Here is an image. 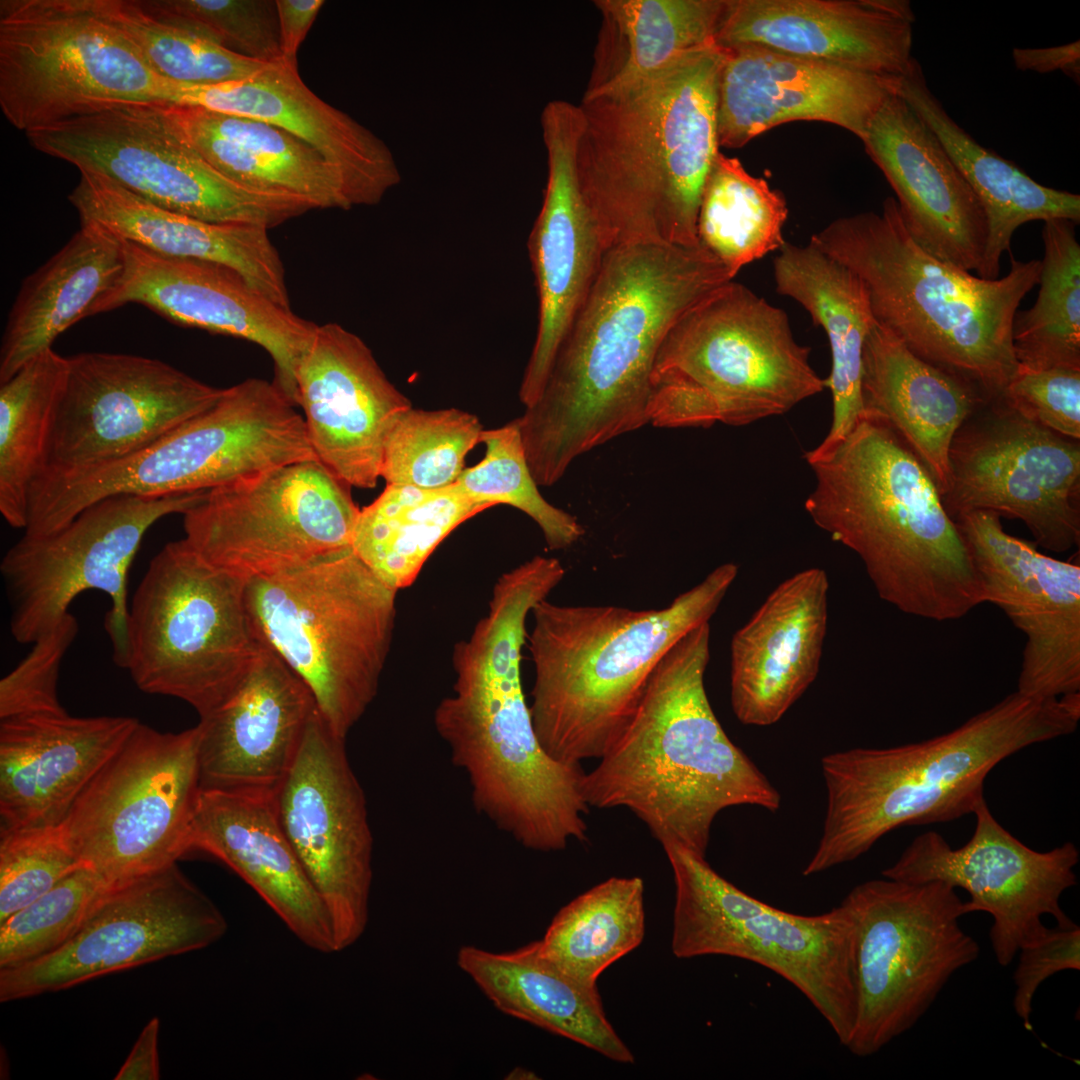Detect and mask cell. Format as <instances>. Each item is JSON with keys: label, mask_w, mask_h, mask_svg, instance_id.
<instances>
[{"label": "cell", "mask_w": 1080, "mask_h": 1080, "mask_svg": "<svg viewBox=\"0 0 1080 1080\" xmlns=\"http://www.w3.org/2000/svg\"><path fill=\"white\" fill-rule=\"evenodd\" d=\"M530 559L496 581L487 614L453 650V694L434 713L453 764L464 771L476 810L524 847L559 851L587 837L581 765L541 747L521 679L526 619L558 586Z\"/></svg>", "instance_id": "7a4b0ae2"}, {"label": "cell", "mask_w": 1080, "mask_h": 1080, "mask_svg": "<svg viewBox=\"0 0 1080 1080\" xmlns=\"http://www.w3.org/2000/svg\"><path fill=\"white\" fill-rule=\"evenodd\" d=\"M1068 219L1044 222L1040 289L1034 305L1014 317L1018 368L1080 369V245Z\"/></svg>", "instance_id": "681fc988"}, {"label": "cell", "mask_w": 1080, "mask_h": 1080, "mask_svg": "<svg viewBox=\"0 0 1080 1080\" xmlns=\"http://www.w3.org/2000/svg\"><path fill=\"white\" fill-rule=\"evenodd\" d=\"M841 904L855 931V1021L845 1047L868 1057L910 1030L980 947L961 927L964 901L942 881L869 880Z\"/></svg>", "instance_id": "9a60e30c"}, {"label": "cell", "mask_w": 1080, "mask_h": 1080, "mask_svg": "<svg viewBox=\"0 0 1080 1080\" xmlns=\"http://www.w3.org/2000/svg\"><path fill=\"white\" fill-rule=\"evenodd\" d=\"M1000 398L1022 417L1065 437L1080 438V369L1018 368Z\"/></svg>", "instance_id": "680465c9"}, {"label": "cell", "mask_w": 1080, "mask_h": 1080, "mask_svg": "<svg viewBox=\"0 0 1080 1080\" xmlns=\"http://www.w3.org/2000/svg\"><path fill=\"white\" fill-rule=\"evenodd\" d=\"M324 4L323 0H276L285 63L297 66V51Z\"/></svg>", "instance_id": "94428289"}, {"label": "cell", "mask_w": 1080, "mask_h": 1080, "mask_svg": "<svg viewBox=\"0 0 1080 1080\" xmlns=\"http://www.w3.org/2000/svg\"><path fill=\"white\" fill-rule=\"evenodd\" d=\"M245 587L184 539L166 544L129 606L125 669L136 686L183 700L200 717L220 706L266 644Z\"/></svg>", "instance_id": "7c38bea8"}, {"label": "cell", "mask_w": 1080, "mask_h": 1080, "mask_svg": "<svg viewBox=\"0 0 1080 1080\" xmlns=\"http://www.w3.org/2000/svg\"><path fill=\"white\" fill-rule=\"evenodd\" d=\"M138 722L67 712L0 720V832L60 825Z\"/></svg>", "instance_id": "e575fe53"}, {"label": "cell", "mask_w": 1080, "mask_h": 1080, "mask_svg": "<svg viewBox=\"0 0 1080 1080\" xmlns=\"http://www.w3.org/2000/svg\"><path fill=\"white\" fill-rule=\"evenodd\" d=\"M1079 719V693L1042 698L1015 691L942 735L825 755L826 814L803 875L859 858L896 828L973 813L985 800L984 782L997 764L1075 732Z\"/></svg>", "instance_id": "8992f818"}, {"label": "cell", "mask_w": 1080, "mask_h": 1080, "mask_svg": "<svg viewBox=\"0 0 1080 1080\" xmlns=\"http://www.w3.org/2000/svg\"><path fill=\"white\" fill-rule=\"evenodd\" d=\"M861 141L892 187L913 239L936 258L977 273L987 239L982 204L935 133L896 90Z\"/></svg>", "instance_id": "1f68e13d"}, {"label": "cell", "mask_w": 1080, "mask_h": 1080, "mask_svg": "<svg viewBox=\"0 0 1080 1080\" xmlns=\"http://www.w3.org/2000/svg\"><path fill=\"white\" fill-rule=\"evenodd\" d=\"M644 932L643 880L611 877L557 912L539 940L540 951L569 976L597 986L601 973L634 950Z\"/></svg>", "instance_id": "7dc6e473"}, {"label": "cell", "mask_w": 1080, "mask_h": 1080, "mask_svg": "<svg viewBox=\"0 0 1080 1080\" xmlns=\"http://www.w3.org/2000/svg\"><path fill=\"white\" fill-rule=\"evenodd\" d=\"M710 625L677 641L653 670L626 726L582 782L589 807H623L661 845L706 856L726 808L775 812L781 796L725 733L707 696Z\"/></svg>", "instance_id": "5b68a950"}, {"label": "cell", "mask_w": 1080, "mask_h": 1080, "mask_svg": "<svg viewBox=\"0 0 1080 1080\" xmlns=\"http://www.w3.org/2000/svg\"><path fill=\"white\" fill-rule=\"evenodd\" d=\"M78 631L76 617L68 612L32 643L27 656L0 681V720L66 713L57 681Z\"/></svg>", "instance_id": "6f0895ef"}, {"label": "cell", "mask_w": 1080, "mask_h": 1080, "mask_svg": "<svg viewBox=\"0 0 1080 1080\" xmlns=\"http://www.w3.org/2000/svg\"><path fill=\"white\" fill-rule=\"evenodd\" d=\"M80 173L68 200L81 222L97 224L163 256L225 265L271 301L291 309L285 269L267 228L202 221L156 206L102 175Z\"/></svg>", "instance_id": "8d00e7d4"}, {"label": "cell", "mask_w": 1080, "mask_h": 1080, "mask_svg": "<svg viewBox=\"0 0 1080 1080\" xmlns=\"http://www.w3.org/2000/svg\"><path fill=\"white\" fill-rule=\"evenodd\" d=\"M509 1076H511L510 1078L512 1079H532L529 1076L534 1077L535 1075L527 1070H524L523 1068H516L513 1072L509 1074Z\"/></svg>", "instance_id": "e7e4bbea"}, {"label": "cell", "mask_w": 1080, "mask_h": 1080, "mask_svg": "<svg viewBox=\"0 0 1080 1080\" xmlns=\"http://www.w3.org/2000/svg\"><path fill=\"white\" fill-rule=\"evenodd\" d=\"M164 106L198 153L234 183L257 192L300 197L315 208L350 209L337 172L295 135L202 107Z\"/></svg>", "instance_id": "60d3db41"}, {"label": "cell", "mask_w": 1080, "mask_h": 1080, "mask_svg": "<svg viewBox=\"0 0 1080 1080\" xmlns=\"http://www.w3.org/2000/svg\"><path fill=\"white\" fill-rule=\"evenodd\" d=\"M360 509L319 460L212 488L183 516L184 541L207 563L249 581L351 546Z\"/></svg>", "instance_id": "d6986e66"}, {"label": "cell", "mask_w": 1080, "mask_h": 1080, "mask_svg": "<svg viewBox=\"0 0 1080 1080\" xmlns=\"http://www.w3.org/2000/svg\"><path fill=\"white\" fill-rule=\"evenodd\" d=\"M773 272L777 292L804 307L830 346L831 370L824 384L831 393L832 421L825 438L805 453L809 462L830 452L865 414L862 355L876 320L860 278L812 241L785 242Z\"/></svg>", "instance_id": "ab89813d"}, {"label": "cell", "mask_w": 1080, "mask_h": 1080, "mask_svg": "<svg viewBox=\"0 0 1080 1080\" xmlns=\"http://www.w3.org/2000/svg\"><path fill=\"white\" fill-rule=\"evenodd\" d=\"M812 521L861 559L879 597L934 621L985 602L966 542L932 475L882 418L866 412L826 455L807 462Z\"/></svg>", "instance_id": "277c9868"}, {"label": "cell", "mask_w": 1080, "mask_h": 1080, "mask_svg": "<svg viewBox=\"0 0 1080 1080\" xmlns=\"http://www.w3.org/2000/svg\"><path fill=\"white\" fill-rule=\"evenodd\" d=\"M108 887L84 865L0 922V969L22 965L61 947Z\"/></svg>", "instance_id": "db71d44e"}, {"label": "cell", "mask_w": 1080, "mask_h": 1080, "mask_svg": "<svg viewBox=\"0 0 1080 1080\" xmlns=\"http://www.w3.org/2000/svg\"><path fill=\"white\" fill-rule=\"evenodd\" d=\"M826 572L808 568L767 596L730 644V700L752 726L778 722L819 673L828 621Z\"/></svg>", "instance_id": "836d02e7"}, {"label": "cell", "mask_w": 1080, "mask_h": 1080, "mask_svg": "<svg viewBox=\"0 0 1080 1080\" xmlns=\"http://www.w3.org/2000/svg\"><path fill=\"white\" fill-rule=\"evenodd\" d=\"M227 922L177 864L109 886L55 951L0 969V1001L69 989L96 977L205 948Z\"/></svg>", "instance_id": "ffe728a7"}, {"label": "cell", "mask_w": 1080, "mask_h": 1080, "mask_svg": "<svg viewBox=\"0 0 1080 1080\" xmlns=\"http://www.w3.org/2000/svg\"><path fill=\"white\" fill-rule=\"evenodd\" d=\"M1013 974V1008L1030 1030L1032 1002L1038 987L1050 976L1064 970H1080V927L1048 928L1037 942L1018 951Z\"/></svg>", "instance_id": "91938a15"}, {"label": "cell", "mask_w": 1080, "mask_h": 1080, "mask_svg": "<svg viewBox=\"0 0 1080 1080\" xmlns=\"http://www.w3.org/2000/svg\"><path fill=\"white\" fill-rule=\"evenodd\" d=\"M941 495L949 516L985 510L1019 519L1034 543L1066 552L1080 542V444L1005 405L962 426Z\"/></svg>", "instance_id": "603a6c76"}, {"label": "cell", "mask_w": 1080, "mask_h": 1080, "mask_svg": "<svg viewBox=\"0 0 1080 1080\" xmlns=\"http://www.w3.org/2000/svg\"><path fill=\"white\" fill-rule=\"evenodd\" d=\"M788 217L781 191L719 152L700 200L698 243L735 277L746 265L779 251Z\"/></svg>", "instance_id": "c3c4849f"}, {"label": "cell", "mask_w": 1080, "mask_h": 1080, "mask_svg": "<svg viewBox=\"0 0 1080 1080\" xmlns=\"http://www.w3.org/2000/svg\"><path fill=\"white\" fill-rule=\"evenodd\" d=\"M457 964L503 1013L613 1061H634L605 1015L597 986L559 969L541 953L539 941L506 952L465 945L457 953Z\"/></svg>", "instance_id": "7bdbcfd3"}, {"label": "cell", "mask_w": 1080, "mask_h": 1080, "mask_svg": "<svg viewBox=\"0 0 1080 1080\" xmlns=\"http://www.w3.org/2000/svg\"><path fill=\"white\" fill-rule=\"evenodd\" d=\"M68 357L46 350L0 383V513L25 529L30 490L46 469Z\"/></svg>", "instance_id": "bcb514c9"}, {"label": "cell", "mask_w": 1080, "mask_h": 1080, "mask_svg": "<svg viewBox=\"0 0 1080 1080\" xmlns=\"http://www.w3.org/2000/svg\"><path fill=\"white\" fill-rule=\"evenodd\" d=\"M31 145L99 174L163 209L202 221L267 229L314 205L229 180L191 145L164 103H128L27 133Z\"/></svg>", "instance_id": "2e32d148"}, {"label": "cell", "mask_w": 1080, "mask_h": 1080, "mask_svg": "<svg viewBox=\"0 0 1080 1080\" xmlns=\"http://www.w3.org/2000/svg\"><path fill=\"white\" fill-rule=\"evenodd\" d=\"M895 90L935 133L982 204L987 239L977 276L999 277L1001 256L1010 251L1019 226L1056 218L1079 223L1080 196L1039 184L1012 161L980 145L946 112L916 59L896 80Z\"/></svg>", "instance_id": "b9f144b4"}, {"label": "cell", "mask_w": 1080, "mask_h": 1080, "mask_svg": "<svg viewBox=\"0 0 1080 1080\" xmlns=\"http://www.w3.org/2000/svg\"><path fill=\"white\" fill-rule=\"evenodd\" d=\"M154 17L176 24L243 57L282 61L276 0H146Z\"/></svg>", "instance_id": "11a10c76"}, {"label": "cell", "mask_w": 1080, "mask_h": 1080, "mask_svg": "<svg viewBox=\"0 0 1080 1080\" xmlns=\"http://www.w3.org/2000/svg\"><path fill=\"white\" fill-rule=\"evenodd\" d=\"M397 592L351 547L246 582V602L261 637L305 683L341 738L377 694Z\"/></svg>", "instance_id": "30bf717a"}, {"label": "cell", "mask_w": 1080, "mask_h": 1080, "mask_svg": "<svg viewBox=\"0 0 1080 1080\" xmlns=\"http://www.w3.org/2000/svg\"><path fill=\"white\" fill-rule=\"evenodd\" d=\"M68 362L44 471L126 458L211 408L224 391L142 356L85 352Z\"/></svg>", "instance_id": "cb8c5ba5"}, {"label": "cell", "mask_w": 1080, "mask_h": 1080, "mask_svg": "<svg viewBox=\"0 0 1080 1080\" xmlns=\"http://www.w3.org/2000/svg\"><path fill=\"white\" fill-rule=\"evenodd\" d=\"M163 83L98 0L0 1V107L18 130L163 103Z\"/></svg>", "instance_id": "5bb4252c"}, {"label": "cell", "mask_w": 1080, "mask_h": 1080, "mask_svg": "<svg viewBox=\"0 0 1080 1080\" xmlns=\"http://www.w3.org/2000/svg\"><path fill=\"white\" fill-rule=\"evenodd\" d=\"M483 430L476 415L461 409L410 407L387 434L381 477L386 484L421 489L453 485Z\"/></svg>", "instance_id": "f907efd6"}, {"label": "cell", "mask_w": 1080, "mask_h": 1080, "mask_svg": "<svg viewBox=\"0 0 1080 1080\" xmlns=\"http://www.w3.org/2000/svg\"><path fill=\"white\" fill-rule=\"evenodd\" d=\"M200 791L197 727L164 733L138 722L60 826L82 863L114 886L189 852Z\"/></svg>", "instance_id": "e0dca14e"}, {"label": "cell", "mask_w": 1080, "mask_h": 1080, "mask_svg": "<svg viewBox=\"0 0 1080 1080\" xmlns=\"http://www.w3.org/2000/svg\"><path fill=\"white\" fill-rule=\"evenodd\" d=\"M788 315L733 280L687 310L655 358L647 406L657 428L745 426L822 392Z\"/></svg>", "instance_id": "9c48e42d"}, {"label": "cell", "mask_w": 1080, "mask_h": 1080, "mask_svg": "<svg viewBox=\"0 0 1080 1080\" xmlns=\"http://www.w3.org/2000/svg\"><path fill=\"white\" fill-rule=\"evenodd\" d=\"M82 866L60 825L0 832V922Z\"/></svg>", "instance_id": "9f6ffc18"}, {"label": "cell", "mask_w": 1080, "mask_h": 1080, "mask_svg": "<svg viewBox=\"0 0 1080 1080\" xmlns=\"http://www.w3.org/2000/svg\"><path fill=\"white\" fill-rule=\"evenodd\" d=\"M316 711L308 687L266 643L232 694L200 717L201 789L273 794Z\"/></svg>", "instance_id": "d6a6232c"}, {"label": "cell", "mask_w": 1080, "mask_h": 1080, "mask_svg": "<svg viewBox=\"0 0 1080 1080\" xmlns=\"http://www.w3.org/2000/svg\"><path fill=\"white\" fill-rule=\"evenodd\" d=\"M485 456L465 468L455 482L470 499L490 508L503 504L528 515L540 528L550 550L571 547L585 530L572 514L549 503L529 469L517 419L483 430Z\"/></svg>", "instance_id": "f5cc1de1"}, {"label": "cell", "mask_w": 1080, "mask_h": 1080, "mask_svg": "<svg viewBox=\"0 0 1080 1080\" xmlns=\"http://www.w3.org/2000/svg\"><path fill=\"white\" fill-rule=\"evenodd\" d=\"M737 573L736 564L724 563L661 609L537 603L526 637L535 672L529 708L544 751L570 765L599 759L632 717L659 661L709 622Z\"/></svg>", "instance_id": "ba28073f"}, {"label": "cell", "mask_w": 1080, "mask_h": 1080, "mask_svg": "<svg viewBox=\"0 0 1080 1080\" xmlns=\"http://www.w3.org/2000/svg\"><path fill=\"white\" fill-rule=\"evenodd\" d=\"M488 509L454 483L440 489L387 484L360 509L351 549L389 587L410 586L459 525Z\"/></svg>", "instance_id": "f6af8a7d"}, {"label": "cell", "mask_w": 1080, "mask_h": 1080, "mask_svg": "<svg viewBox=\"0 0 1080 1080\" xmlns=\"http://www.w3.org/2000/svg\"><path fill=\"white\" fill-rule=\"evenodd\" d=\"M208 490L167 496L118 494L80 512L62 528L17 541L0 571L10 606L11 635L32 644L55 625L71 602L87 590L109 595L105 629L116 665L128 654V571L149 528L161 518L184 514Z\"/></svg>", "instance_id": "ac0fdd59"}, {"label": "cell", "mask_w": 1080, "mask_h": 1080, "mask_svg": "<svg viewBox=\"0 0 1080 1080\" xmlns=\"http://www.w3.org/2000/svg\"><path fill=\"white\" fill-rule=\"evenodd\" d=\"M163 103L202 107L277 126L315 148L337 172L350 209L378 204L401 174L388 145L329 105L283 60L234 81L182 85L164 79Z\"/></svg>", "instance_id": "4dcf8cb0"}, {"label": "cell", "mask_w": 1080, "mask_h": 1080, "mask_svg": "<svg viewBox=\"0 0 1080 1080\" xmlns=\"http://www.w3.org/2000/svg\"><path fill=\"white\" fill-rule=\"evenodd\" d=\"M296 389L319 461L350 487L374 488L387 434L412 404L370 348L337 323L317 325L296 370Z\"/></svg>", "instance_id": "83f0119b"}, {"label": "cell", "mask_w": 1080, "mask_h": 1080, "mask_svg": "<svg viewBox=\"0 0 1080 1080\" xmlns=\"http://www.w3.org/2000/svg\"><path fill=\"white\" fill-rule=\"evenodd\" d=\"M863 282L877 323L921 359L1000 397L1018 371L1012 339L1041 260L1011 257L1008 273L974 276L923 249L894 197L880 213L835 219L810 238Z\"/></svg>", "instance_id": "52a82bcc"}, {"label": "cell", "mask_w": 1080, "mask_h": 1080, "mask_svg": "<svg viewBox=\"0 0 1080 1080\" xmlns=\"http://www.w3.org/2000/svg\"><path fill=\"white\" fill-rule=\"evenodd\" d=\"M662 847L676 887L673 954L736 957L773 971L808 999L845 1047L855 1020V931L847 908L786 912L733 885L705 856L673 843Z\"/></svg>", "instance_id": "4fadbf2b"}, {"label": "cell", "mask_w": 1080, "mask_h": 1080, "mask_svg": "<svg viewBox=\"0 0 1080 1080\" xmlns=\"http://www.w3.org/2000/svg\"><path fill=\"white\" fill-rule=\"evenodd\" d=\"M914 22L907 0H727L715 43L899 78L915 60Z\"/></svg>", "instance_id": "f546056e"}, {"label": "cell", "mask_w": 1080, "mask_h": 1080, "mask_svg": "<svg viewBox=\"0 0 1080 1080\" xmlns=\"http://www.w3.org/2000/svg\"><path fill=\"white\" fill-rule=\"evenodd\" d=\"M956 522L979 574L985 602L1025 635L1019 693L1056 698L1080 693V565L1037 550L1003 529L1000 516L975 510Z\"/></svg>", "instance_id": "d4e9b609"}, {"label": "cell", "mask_w": 1080, "mask_h": 1080, "mask_svg": "<svg viewBox=\"0 0 1080 1080\" xmlns=\"http://www.w3.org/2000/svg\"><path fill=\"white\" fill-rule=\"evenodd\" d=\"M601 24L583 97L625 86L715 43L727 0H596Z\"/></svg>", "instance_id": "ee69618b"}, {"label": "cell", "mask_w": 1080, "mask_h": 1080, "mask_svg": "<svg viewBox=\"0 0 1080 1080\" xmlns=\"http://www.w3.org/2000/svg\"><path fill=\"white\" fill-rule=\"evenodd\" d=\"M307 460L319 459L296 405L273 381L250 378L225 388L211 408L126 458L45 472L34 502L43 521L60 528L110 496L210 490Z\"/></svg>", "instance_id": "8fae6325"}, {"label": "cell", "mask_w": 1080, "mask_h": 1080, "mask_svg": "<svg viewBox=\"0 0 1080 1080\" xmlns=\"http://www.w3.org/2000/svg\"><path fill=\"white\" fill-rule=\"evenodd\" d=\"M188 848L231 868L307 947L337 952L327 907L281 827L273 794L201 789Z\"/></svg>", "instance_id": "d590c367"}, {"label": "cell", "mask_w": 1080, "mask_h": 1080, "mask_svg": "<svg viewBox=\"0 0 1080 1080\" xmlns=\"http://www.w3.org/2000/svg\"><path fill=\"white\" fill-rule=\"evenodd\" d=\"M1012 57L1021 71L1043 74L1061 70L1075 83L1080 82L1079 40L1049 48H1014Z\"/></svg>", "instance_id": "6125c7cd"}, {"label": "cell", "mask_w": 1080, "mask_h": 1080, "mask_svg": "<svg viewBox=\"0 0 1080 1080\" xmlns=\"http://www.w3.org/2000/svg\"><path fill=\"white\" fill-rule=\"evenodd\" d=\"M725 51L717 99L720 147L741 148L792 121L830 123L861 140L895 91L897 78L758 47Z\"/></svg>", "instance_id": "f1b7e54d"}, {"label": "cell", "mask_w": 1080, "mask_h": 1080, "mask_svg": "<svg viewBox=\"0 0 1080 1080\" xmlns=\"http://www.w3.org/2000/svg\"><path fill=\"white\" fill-rule=\"evenodd\" d=\"M159 1019L154 1017L144 1026L131 1052L115 1075L116 1080L159 1079L158 1035Z\"/></svg>", "instance_id": "be15d7a7"}, {"label": "cell", "mask_w": 1080, "mask_h": 1080, "mask_svg": "<svg viewBox=\"0 0 1080 1080\" xmlns=\"http://www.w3.org/2000/svg\"><path fill=\"white\" fill-rule=\"evenodd\" d=\"M716 43L579 105L578 181L605 251L698 246L701 195L717 154Z\"/></svg>", "instance_id": "3957f363"}, {"label": "cell", "mask_w": 1080, "mask_h": 1080, "mask_svg": "<svg viewBox=\"0 0 1080 1080\" xmlns=\"http://www.w3.org/2000/svg\"><path fill=\"white\" fill-rule=\"evenodd\" d=\"M273 802L281 827L332 920L336 951L354 944L369 917L373 837L364 791L345 739L318 709Z\"/></svg>", "instance_id": "44dd1931"}, {"label": "cell", "mask_w": 1080, "mask_h": 1080, "mask_svg": "<svg viewBox=\"0 0 1080 1080\" xmlns=\"http://www.w3.org/2000/svg\"><path fill=\"white\" fill-rule=\"evenodd\" d=\"M123 243L125 274L106 311L138 303L176 324L255 343L273 360L274 384L297 406L296 370L316 324L271 301L225 265Z\"/></svg>", "instance_id": "4316f807"}, {"label": "cell", "mask_w": 1080, "mask_h": 1080, "mask_svg": "<svg viewBox=\"0 0 1080 1080\" xmlns=\"http://www.w3.org/2000/svg\"><path fill=\"white\" fill-rule=\"evenodd\" d=\"M98 4L162 79L182 85H212L245 78L266 65L191 29L158 19L135 0H98Z\"/></svg>", "instance_id": "816d5d0a"}, {"label": "cell", "mask_w": 1080, "mask_h": 1080, "mask_svg": "<svg viewBox=\"0 0 1080 1080\" xmlns=\"http://www.w3.org/2000/svg\"><path fill=\"white\" fill-rule=\"evenodd\" d=\"M974 385L910 351L875 322L862 355L865 411L885 420L920 458L942 495L952 441L972 413Z\"/></svg>", "instance_id": "f35d334b"}, {"label": "cell", "mask_w": 1080, "mask_h": 1080, "mask_svg": "<svg viewBox=\"0 0 1080 1080\" xmlns=\"http://www.w3.org/2000/svg\"><path fill=\"white\" fill-rule=\"evenodd\" d=\"M733 278L701 245L605 252L539 397L516 418L538 486L554 485L582 455L649 424L650 376L664 338Z\"/></svg>", "instance_id": "6da1fadb"}, {"label": "cell", "mask_w": 1080, "mask_h": 1080, "mask_svg": "<svg viewBox=\"0 0 1080 1080\" xmlns=\"http://www.w3.org/2000/svg\"><path fill=\"white\" fill-rule=\"evenodd\" d=\"M125 269L123 240L81 222L70 240L22 281L1 339L0 383L52 349L72 325L106 312Z\"/></svg>", "instance_id": "74e56055"}, {"label": "cell", "mask_w": 1080, "mask_h": 1080, "mask_svg": "<svg viewBox=\"0 0 1080 1080\" xmlns=\"http://www.w3.org/2000/svg\"><path fill=\"white\" fill-rule=\"evenodd\" d=\"M547 153V183L528 238L538 299V327L519 400L525 408L539 397L555 353L585 301L605 249L580 189L576 151L579 105L549 101L541 114Z\"/></svg>", "instance_id": "484cf974"}, {"label": "cell", "mask_w": 1080, "mask_h": 1080, "mask_svg": "<svg viewBox=\"0 0 1080 1080\" xmlns=\"http://www.w3.org/2000/svg\"><path fill=\"white\" fill-rule=\"evenodd\" d=\"M972 837L952 848L936 831L917 836L885 878L909 883L942 881L964 889L966 914L986 912L993 923L989 938L998 964L1008 966L1025 946L1040 940L1050 915L1060 927L1074 922L1060 905L1065 890L1077 884L1079 850L1072 842L1040 852L1026 846L992 815L986 800L974 810Z\"/></svg>", "instance_id": "7402d4cb"}]
</instances>
